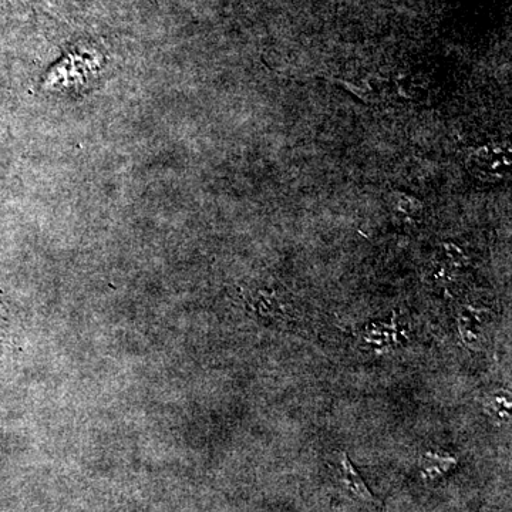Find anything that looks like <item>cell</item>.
<instances>
[{"label": "cell", "mask_w": 512, "mask_h": 512, "mask_svg": "<svg viewBox=\"0 0 512 512\" xmlns=\"http://www.w3.org/2000/svg\"><path fill=\"white\" fill-rule=\"evenodd\" d=\"M485 410L497 421H508L511 417V394L505 392L494 393L488 397Z\"/></svg>", "instance_id": "3"}, {"label": "cell", "mask_w": 512, "mask_h": 512, "mask_svg": "<svg viewBox=\"0 0 512 512\" xmlns=\"http://www.w3.org/2000/svg\"><path fill=\"white\" fill-rule=\"evenodd\" d=\"M457 466V460L450 454L436 453V451H427L421 457V474L429 480H436L448 473L451 468Z\"/></svg>", "instance_id": "2"}, {"label": "cell", "mask_w": 512, "mask_h": 512, "mask_svg": "<svg viewBox=\"0 0 512 512\" xmlns=\"http://www.w3.org/2000/svg\"><path fill=\"white\" fill-rule=\"evenodd\" d=\"M338 467L340 483H342L350 495H353L357 500L363 501V503L379 505V501L372 494V491L369 490L362 476L357 473L348 454L343 453V451L338 454Z\"/></svg>", "instance_id": "1"}]
</instances>
